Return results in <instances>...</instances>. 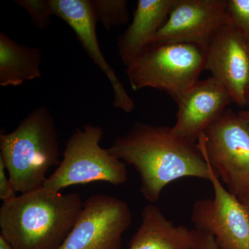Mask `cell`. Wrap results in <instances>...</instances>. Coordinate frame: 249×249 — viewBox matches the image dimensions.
Returning a JSON list of instances; mask_svg holds the SVG:
<instances>
[{
    "label": "cell",
    "mask_w": 249,
    "mask_h": 249,
    "mask_svg": "<svg viewBox=\"0 0 249 249\" xmlns=\"http://www.w3.org/2000/svg\"><path fill=\"white\" fill-rule=\"evenodd\" d=\"M107 150L135 168L141 193L150 204L157 202L165 187L178 178H209V167L196 143L178 138L167 126L136 123Z\"/></svg>",
    "instance_id": "6da1fadb"
},
{
    "label": "cell",
    "mask_w": 249,
    "mask_h": 249,
    "mask_svg": "<svg viewBox=\"0 0 249 249\" xmlns=\"http://www.w3.org/2000/svg\"><path fill=\"white\" fill-rule=\"evenodd\" d=\"M78 193L61 194L42 186L0 208L1 235L14 249H58L83 207Z\"/></svg>",
    "instance_id": "7a4b0ae2"
},
{
    "label": "cell",
    "mask_w": 249,
    "mask_h": 249,
    "mask_svg": "<svg viewBox=\"0 0 249 249\" xmlns=\"http://www.w3.org/2000/svg\"><path fill=\"white\" fill-rule=\"evenodd\" d=\"M3 159L16 193L43 186L47 172L60 165L58 132L47 107L34 109L12 132L0 135Z\"/></svg>",
    "instance_id": "3957f363"
},
{
    "label": "cell",
    "mask_w": 249,
    "mask_h": 249,
    "mask_svg": "<svg viewBox=\"0 0 249 249\" xmlns=\"http://www.w3.org/2000/svg\"><path fill=\"white\" fill-rule=\"evenodd\" d=\"M207 47L189 42H156L127 66L134 91L155 88L177 100L199 81Z\"/></svg>",
    "instance_id": "277c9868"
},
{
    "label": "cell",
    "mask_w": 249,
    "mask_h": 249,
    "mask_svg": "<svg viewBox=\"0 0 249 249\" xmlns=\"http://www.w3.org/2000/svg\"><path fill=\"white\" fill-rule=\"evenodd\" d=\"M104 132L100 126L86 124L69 139L63 159L47 178L43 187L55 192L73 185L105 181L114 186L127 181L126 164L103 149L100 142Z\"/></svg>",
    "instance_id": "5b68a950"
},
{
    "label": "cell",
    "mask_w": 249,
    "mask_h": 249,
    "mask_svg": "<svg viewBox=\"0 0 249 249\" xmlns=\"http://www.w3.org/2000/svg\"><path fill=\"white\" fill-rule=\"evenodd\" d=\"M227 190L244 202L249 196V127L227 109L196 142Z\"/></svg>",
    "instance_id": "8992f818"
},
{
    "label": "cell",
    "mask_w": 249,
    "mask_h": 249,
    "mask_svg": "<svg viewBox=\"0 0 249 249\" xmlns=\"http://www.w3.org/2000/svg\"><path fill=\"white\" fill-rule=\"evenodd\" d=\"M204 160L214 197L196 201L193 205L191 219L196 229L214 237L220 249H249V211L223 186L209 162Z\"/></svg>",
    "instance_id": "52a82bcc"
},
{
    "label": "cell",
    "mask_w": 249,
    "mask_h": 249,
    "mask_svg": "<svg viewBox=\"0 0 249 249\" xmlns=\"http://www.w3.org/2000/svg\"><path fill=\"white\" fill-rule=\"evenodd\" d=\"M132 215L125 201L106 194L89 196L58 249H121Z\"/></svg>",
    "instance_id": "ba28073f"
},
{
    "label": "cell",
    "mask_w": 249,
    "mask_h": 249,
    "mask_svg": "<svg viewBox=\"0 0 249 249\" xmlns=\"http://www.w3.org/2000/svg\"><path fill=\"white\" fill-rule=\"evenodd\" d=\"M205 70L227 88L237 106H248L249 42L229 21L208 45Z\"/></svg>",
    "instance_id": "9c48e42d"
},
{
    "label": "cell",
    "mask_w": 249,
    "mask_h": 249,
    "mask_svg": "<svg viewBox=\"0 0 249 249\" xmlns=\"http://www.w3.org/2000/svg\"><path fill=\"white\" fill-rule=\"evenodd\" d=\"M229 22L227 0H174L157 42H189L207 47Z\"/></svg>",
    "instance_id": "30bf717a"
},
{
    "label": "cell",
    "mask_w": 249,
    "mask_h": 249,
    "mask_svg": "<svg viewBox=\"0 0 249 249\" xmlns=\"http://www.w3.org/2000/svg\"><path fill=\"white\" fill-rule=\"evenodd\" d=\"M175 101L178 111L172 132L193 143L233 102L227 88L213 76L199 80Z\"/></svg>",
    "instance_id": "8fae6325"
},
{
    "label": "cell",
    "mask_w": 249,
    "mask_h": 249,
    "mask_svg": "<svg viewBox=\"0 0 249 249\" xmlns=\"http://www.w3.org/2000/svg\"><path fill=\"white\" fill-rule=\"evenodd\" d=\"M54 16L61 18L74 31L78 40L90 58L105 73L112 87L113 106L126 113L135 109V103L129 96L115 71L108 63L100 49L96 36V18L91 0H50Z\"/></svg>",
    "instance_id": "7c38bea8"
},
{
    "label": "cell",
    "mask_w": 249,
    "mask_h": 249,
    "mask_svg": "<svg viewBox=\"0 0 249 249\" xmlns=\"http://www.w3.org/2000/svg\"><path fill=\"white\" fill-rule=\"evenodd\" d=\"M173 3L174 0H139L132 23L117 41L119 55L126 67L157 42L158 31Z\"/></svg>",
    "instance_id": "4fadbf2b"
},
{
    "label": "cell",
    "mask_w": 249,
    "mask_h": 249,
    "mask_svg": "<svg viewBox=\"0 0 249 249\" xmlns=\"http://www.w3.org/2000/svg\"><path fill=\"white\" fill-rule=\"evenodd\" d=\"M196 229L176 226L160 208L147 204L142 212V222L127 249H197Z\"/></svg>",
    "instance_id": "5bb4252c"
},
{
    "label": "cell",
    "mask_w": 249,
    "mask_h": 249,
    "mask_svg": "<svg viewBox=\"0 0 249 249\" xmlns=\"http://www.w3.org/2000/svg\"><path fill=\"white\" fill-rule=\"evenodd\" d=\"M42 58L40 49L21 45L0 33V85L19 86L41 78Z\"/></svg>",
    "instance_id": "9a60e30c"
},
{
    "label": "cell",
    "mask_w": 249,
    "mask_h": 249,
    "mask_svg": "<svg viewBox=\"0 0 249 249\" xmlns=\"http://www.w3.org/2000/svg\"><path fill=\"white\" fill-rule=\"evenodd\" d=\"M91 5L97 22L106 30L120 27L129 22V11L125 0H92Z\"/></svg>",
    "instance_id": "2e32d148"
},
{
    "label": "cell",
    "mask_w": 249,
    "mask_h": 249,
    "mask_svg": "<svg viewBox=\"0 0 249 249\" xmlns=\"http://www.w3.org/2000/svg\"><path fill=\"white\" fill-rule=\"evenodd\" d=\"M14 2L27 11L36 27L45 29L50 25L51 17L54 16L50 0H16Z\"/></svg>",
    "instance_id": "e0dca14e"
},
{
    "label": "cell",
    "mask_w": 249,
    "mask_h": 249,
    "mask_svg": "<svg viewBox=\"0 0 249 249\" xmlns=\"http://www.w3.org/2000/svg\"><path fill=\"white\" fill-rule=\"evenodd\" d=\"M229 21L249 42V0H227Z\"/></svg>",
    "instance_id": "ac0fdd59"
},
{
    "label": "cell",
    "mask_w": 249,
    "mask_h": 249,
    "mask_svg": "<svg viewBox=\"0 0 249 249\" xmlns=\"http://www.w3.org/2000/svg\"><path fill=\"white\" fill-rule=\"evenodd\" d=\"M6 166L3 159L0 157V199L4 201H9L17 196L9 178L6 175Z\"/></svg>",
    "instance_id": "d6986e66"
},
{
    "label": "cell",
    "mask_w": 249,
    "mask_h": 249,
    "mask_svg": "<svg viewBox=\"0 0 249 249\" xmlns=\"http://www.w3.org/2000/svg\"><path fill=\"white\" fill-rule=\"evenodd\" d=\"M197 232L199 236L197 249H220L212 236L206 235L199 231Z\"/></svg>",
    "instance_id": "ffe728a7"
},
{
    "label": "cell",
    "mask_w": 249,
    "mask_h": 249,
    "mask_svg": "<svg viewBox=\"0 0 249 249\" xmlns=\"http://www.w3.org/2000/svg\"><path fill=\"white\" fill-rule=\"evenodd\" d=\"M247 107V109L239 111L238 114L240 115V117L245 121L246 124H248L249 127V104Z\"/></svg>",
    "instance_id": "44dd1931"
},
{
    "label": "cell",
    "mask_w": 249,
    "mask_h": 249,
    "mask_svg": "<svg viewBox=\"0 0 249 249\" xmlns=\"http://www.w3.org/2000/svg\"><path fill=\"white\" fill-rule=\"evenodd\" d=\"M0 249H14L3 236L0 235Z\"/></svg>",
    "instance_id": "7402d4cb"
},
{
    "label": "cell",
    "mask_w": 249,
    "mask_h": 249,
    "mask_svg": "<svg viewBox=\"0 0 249 249\" xmlns=\"http://www.w3.org/2000/svg\"><path fill=\"white\" fill-rule=\"evenodd\" d=\"M242 203L245 205L246 207L247 208V209H248V211H249V196L245 201H244V202Z\"/></svg>",
    "instance_id": "603a6c76"
},
{
    "label": "cell",
    "mask_w": 249,
    "mask_h": 249,
    "mask_svg": "<svg viewBox=\"0 0 249 249\" xmlns=\"http://www.w3.org/2000/svg\"><path fill=\"white\" fill-rule=\"evenodd\" d=\"M246 97H247V102L248 105L249 104V85L248 88H247V93H246Z\"/></svg>",
    "instance_id": "cb8c5ba5"
}]
</instances>
